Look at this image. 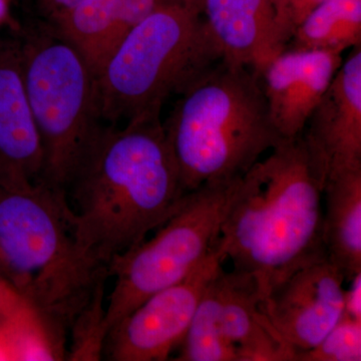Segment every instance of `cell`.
I'll use <instances>...</instances> for the list:
<instances>
[{"instance_id": "cell-11", "label": "cell", "mask_w": 361, "mask_h": 361, "mask_svg": "<svg viewBox=\"0 0 361 361\" xmlns=\"http://www.w3.org/2000/svg\"><path fill=\"white\" fill-rule=\"evenodd\" d=\"M342 63L339 52L286 47L257 73L271 122L282 139L302 134Z\"/></svg>"}, {"instance_id": "cell-25", "label": "cell", "mask_w": 361, "mask_h": 361, "mask_svg": "<svg viewBox=\"0 0 361 361\" xmlns=\"http://www.w3.org/2000/svg\"><path fill=\"white\" fill-rule=\"evenodd\" d=\"M271 2H272L273 6H274L275 9H276L280 23H281L282 26H283L285 32L288 35L289 42H290V35L287 32L286 26H285L284 23L285 11H286L287 4H288L289 0H271Z\"/></svg>"}, {"instance_id": "cell-1", "label": "cell", "mask_w": 361, "mask_h": 361, "mask_svg": "<svg viewBox=\"0 0 361 361\" xmlns=\"http://www.w3.org/2000/svg\"><path fill=\"white\" fill-rule=\"evenodd\" d=\"M187 194L160 116L122 128L99 123L65 190L78 246L108 270L167 222Z\"/></svg>"}, {"instance_id": "cell-10", "label": "cell", "mask_w": 361, "mask_h": 361, "mask_svg": "<svg viewBox=\"0 0 361 361\" xmlns=\"http://www.w3.org/2000/svg\"><path fill=\"white\" fill-rule=\"evenodd\" d=\"M306 149L325 185L361 166V45L342 63L302 133Z\"/></svg>"}, {"instance_id": "cell-13", "label": "cell", "mask_w": 361, "mask_h": 361, "mask_svg": "<svg viewBox=\"0 0 361 361\" xmlns=\"http://www.w3.org/2000/svg\"><path fill=\"white\" fill-rule=\"evenodd\" d=\"M202 16L221 59L256 73L289 44L271 0H205Z\"/></svg>"}, {"instance_id": "cell-17", "label": "cell", "mask_w": 361, "mask_h": 361, "mask_svg": "<svg viewBox=\"0 0 361 361\" xmlns=\"http://www.w3.org/2000/svg\"><path fill=\"white\" fill-rule=\"evenodd\" d=\"M361 45V0H325L294 30L287 47L342 54Z\"/></svg>"}, {"instance_id": "cell-20", "label": "cell", "mask_w": 361, "mask_h": 361, "mask_svg": "<svg viewBox=\"0 0 361 361\" xmlns=\"http://www.w3.org/2000/svg\"><path fill=\"white\" fill-rule=\"evenodd\" d=\"M325 0H289L285 11L284 23L287 32L293 35L294 30L311 13L316 6L322 4Z\"/></svg>"}, {"instance_id": "cell-23", "label": "cell", "mask_w": 361, "mask_h": 361, "mask_svg": "<svg viewBox=\"0 0 361 361\" xmlns=\"http://www.w3.org/2000/svg\"><path fill=\"white\" fill-rule=\"evenodd\" d=\"M20 298V294L8 282L0 281V312L6 310Z\"/></svg>"}, {"instance_id": "cell-27", "label": "cell", "mask_w": 361, "mask_h": 361, "mask_svg": "<svg viewBox=\"0 0 361 361\" xmlns=\"http://www.w3.org/2000/svg\"><path fill=\"white\" fill-rule=\"evenodd\" d=\"M0 281H7L6 273H4V265H2L1 260H0Z\"/></svg>"}, {"instance_id": "cell-15", "label": "cell", "mask_w": 361, "mask_h": 361, "mask_svg": "<svg viewBox=\"0 0 361 361\" xmlns=\"http://www.w3.org/2000/svg\"><path fill=\"white\" fill-rule=\"evenodd\" d=\"M161 0H85L54 25L97 75L116 47Z\"/></svg>"}, {"instance_id": "cell-6", "label": "cell", "mask_w": 361, "mask_h": 361, "mask_svg": "<svg viewBox=\"0 0 361 361\" xmlns=\"http://www.w3.org/2000/svg\"><path fill=\"white\" fill-rule=\"evenodd\" d=\"M20 37L26 94L44 152L40 180L65 194L71 173L102 123L96 77L51 23L42 21Z\"/></svg>"}, {"instance_id": "cell-21", "label": "cell", "mask_w": 361, "mask_h": 361, "mask_svg": "<svg viewBox=\"0 0 361 361\" xmlns=\"http://www.w3.org/2000/svg\"><path fill=\"white\" fill-rule=\"evenodd\" d=\"M82 1L85 0H35V4L42 16V21L52 23Z\"/></svg>"}, {"instance_id": "cell-12", "label": "cell", "mask_w": 361, "mask_h": 361, "mask_svg": "<svg viewBox=\"0 0 361 361\" xmlns=\"http://www.w3.org/2000/svg\"><path fill=\"white\" fill-rule=\"evenodd\" d=\"M44 152L23 78L20 37H0V180L42 179Z\"/></svg>"}, {"instance_id": "cell-4", "label": "cell", "mask_w": 361, "mask_h": 361, "mask_svg": "<svg viewBox=\"0 0 361 361\" xmlns=\"http://www.w3.org/2000/svg\"><path fill=\"white\" fill-rule=\"evenodd\" d=\"M180 96L163 126L187 193L238 179L283 140L246 66L221 59Z\"/></svg>"}, {"instance_id": "cell-5", "label": "cell", "mask_w": 361, "mask_h": 361, "mask_svg": "<svg viewBox=\"0 0 361 361\" xmlns=\"http://www.w3.org/2000/svg\"><path fill=\"white\" fill-rule=\"evenodd\" d=\"M220 61L201 13L160 1L97 73L99 120L118 125L158 118L168 97L182 94Z\"/></svg>"}, {"instance_id": "cell-19", "label": "cell", "mask_w": 361, "mask_h": 361, "mask_svg": "<svg viewBox=\"0 0 361 361\" xmlns=\"http://www.w3.org/2000/svg\"><path fill=\"white\" fill-rule=\"evenodd\" d=\"M361 320L343 313L326 336L297 361H360Z\"/></svg>"}, {"instance_id": "cell-22", "label": "cell", "mask_w": 361, "mask_h": 361, "mask_svg": "<svg viewBox=\"0 0 361 361\" xmlns=\"http://www.w3.org/2000/svg\"><path fill=\"white\" fill-rule=\"evenodd\" d=\"M350 286L345 289L344 313L361 320V273L350 280Z\"/></svg>"}, {"instance_id": "cell-26", "label": "cell", "mask_w": 361, "mask_h": 361, "mask_svg": "<svg viewBox=\"0 0 361 361\" xmlns=\"http://www.w3.org/2000/svg\"><path fill=\"white\" fill-rule=\"evenodd\" d=\"M6 13V0H0V25Z\"/></svg>"}, {"instance_id": "cell-7", "label": "cell", "mask_w": 361, "mask_h": 361, "mask_svg": "<svg viewBox=\"0 0 361 361\" xmlns=\"http://www.w3.org/2000/svg\"><path fill=\"white\" fill-rule=\"evenodd\" d=\"M238 180L208 183L189 192L152 238L111 263L115 283L106 306V334L149 296L189 276L217 250L226 208Z\"/></svg>"}, {"instance_id": "cell-18", "label": "cell", "mask_w": 361, "mask_h": 361, "mask_svg": "<svg viewBox=\"0 0 361 361\" xmlns=\"http://www.w3.org/2000/svg\"><path fill=\"white\" fill-rule=\"evenodd\" d=\"M221 269L207 285L186 336L180 345V353L174 360L238 361L234 346L227 341L223 331Z\"/></svg>"}, {"instance_id": "cell-16", "label": "cell", "mask_w": 361, "mask_h": 361, "mask_svg": "<svg viewBox=\"0 0 361 361\" xmlns=\"http://www.w3.org/2000/svg\"><path fill=\"white\" fill-rule=\"evenodd\" d=\"M323 197L326 257L349 282L361 273V166L329 178Z\"/></svg>"}, {"instance_id": "cell-3", "label": "cell", "mask_w": 361, "mask_h": 361, "mask_svg": "<svg viewBox=\"0 0 361 361\" xmlns=\"http://www.w3.org/2000/svg\"><path fill=\"white\" fill-rule=\"evenodd\" d=\"M0 260L66 360L71 330L104 301L111 276L78 246L65 194L42 180H0Z\"/></svg>"}, {"instance_id": "cell-8", "label": "cell", "mask_w": 361, "mask_h": 361, "mask_svg": "<svg viewBox=\"0 0 361 361\" xmlns=\"http://www.w3.org/2000/svg\"><path fill=\"white\" fill-rule=\"evenodd\" d=\"M219 247L180 282L140 304L108 332L102 357L113 361H164L179 348L207 285L223 267Z\"/></svg>"}, {"instance_id": "cell-24", "label": "cell", "mask_w": 361, "mask_h": 361, "mask_svg": "<svg viewBox=\"0 0 361 361\" xmlns=\"http://www.w3.org/2000/svg\"><path fill=\"white\" fill-rule=\"evenodd\" d=\"M161 1L179 4L201 14L203 13L204 4H205V0H161Z\"/></svg>"}, {"instance_id": "cell-2", "label": "cell", "mask_w": 361, "mask_h": 361, "mask_svg": "<svg viewBox=\"0 0 361 361\" xmlns=\"http://www.w3.org/2000/svg\"><path fill=\"white\" fill-rule=\"evenodd\" d=\"M323 189L302 134L282 140L237 180L219 250L233 269L255 277L262 300L295 271L327 258Z\"/></svg>"}, {"instance_id": "cell-14", "label": "cell", "mask_w": 361, "mask_h": 361, "mask_svg": "<svg viewBox=\"0 0 361 361\" xmlns=\"http://www.w3.org/2000/svg\"><path fill=\"white\" fill-rule=\"evenodd\" d=\"M221 319L238 361H296L262 310L257 280L248 273L221 269Z\"/></svg>"}, {"instance_id": "cell-9", "label": "cell", "mask_w": 361, "mask_h": 361, "mask_svg": "<svg viewBox=\"0 0 361 361\" xmlns=\"http://www.w3.org/2000/svg\"><path fill=\"white\" fill-rule=\"evenodd\" d=\"M345 278L329 259L295 271L262 300V310L278 336L299 355L310 350L344 313Z\"/></svg>"}]
</instances>
